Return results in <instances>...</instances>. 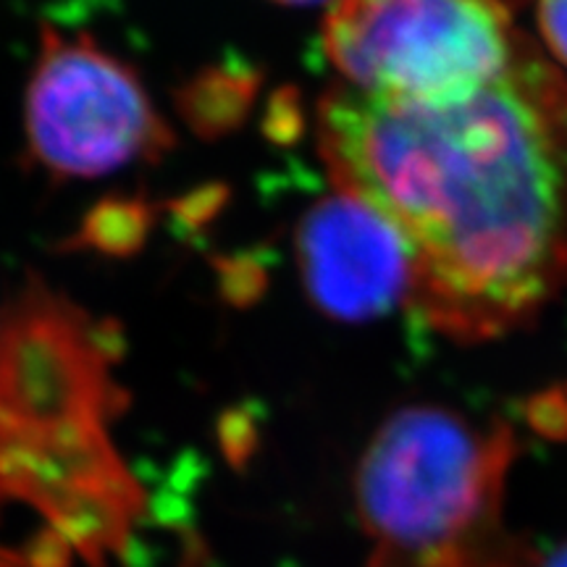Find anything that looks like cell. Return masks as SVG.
<instances>
[{"instance_id":"obj_6","label":"cell","mask_w":567,"mask_h":567,"mask_svg":"<svg viewBox=\"0 0 567 567\" xmlns=\"http://www.w3.org/2000/svg\"><path fill=\"white\" fill-rule=\"evenodd\" d=\"M538 27L551 55L567 66V0H538Z\"/></svg>"},{"instance_id":"obj_1","label":"cell","mask_w":567,"mask_h":567,"mask_svg":"<svg viewBox=\"0 0 567 567\" xmlns=\"http://www.w3.org/2000/svg\"><path fill=\"white\" fill-rule=\"evenodd\" d=\"M316 140L334 189L405 245L408 305L429 329L505 337L567 287V82L528 34L494 82L455 101L337 82Z\"/></svg>"},{"instance_id":"obj_7","label":"cell","mask_w":567,"mask_h":567,"mask_svg":"<svg viewBox=\"0 0 567 567\" xmlns=\"http://www.w3.org/2000/svg\"><path fill=\"white\" fill-rule=\"evenodd\" d=\"M530 567H567V544L547 551V555H542V557L534 555V563H530Z\"/></svg>"},{"instance_id":"obj_8","label":"cell","mask_w":567,"mask_h":567,"mask_svg":"<svg viewBox=\"0 0 567 567\" xmlns=\"http://www.w3.org/2000/svg\"><path fill=\"white\" fill-rule=\"evenodd\" d=\"M279 3H289V6H302V3H313V0H279Z\"/></svg>"},{"instance_id":"obj_3","label":"cell","mask_w":567,"mask_h":567,"mask_svg":"<svg viewBox=\"0 0 567 567\" xmlns=\"http://www.w3.org/2000/svg\"><path fill=\"white\" fill-rule=\"evenodd\" d=\"M509 0H337L323 51L337 82L400 101H455L513 63Z\"/></svg>"},{"instance_id":"obj_2","label":"cell","mask_w":567,"mask_h":567,"mask_svg":"<svg viewBox=\"0 0 567 567\" xmlns=\"http://www.w3.org/2000/svg\"><path fill=\"white\" fill-rule=\"evenodd\" d=\"M515 460L509 425H478L450 408L389 415L358 467V513L375 555L421 567H517L526 549L502 526Z\"/></svg>"},{"instance_id":"obj_4","label":"cell","mask_w":567,"mask_h":567,"mask_svg":"<svg viewBox=\"0 0 567 567\" xmlns=\"http://www.w3.org/2000/svg\"><path fill=\"white\" fill-rule=\"evenodd\" d=\"M32 158L55 176H103L158 161L174 134L130 63L90 34L42 30L24 95Z\"/></svg>"},{"instance_id":"obj_5","label":"cell","mask_w":567,"mask_h":567,"mask_svg":"<svg viewBox=\"0 0 567 567\" xmlns=\"http://www.w3.org/2000/svg\"><path fill=\"white\" fill-rule=\"evenodd\" d=\"M295 252L305 289L323 313L363 321L408 302L405 245L386 218L342 189L305 213Z\"/></svg>"},{"instance_id":"obj_9","label":"cell","mask_w":567,"mask_h":567,"mask_svg":"<svg viewBox=\"0 0 567 567\" xmlns=\"http://www.w3.org/2000/svg\"><path fill=\"white\" fill-rule=\"evenodd\" d=\"M0 567H9V565H6V563H3V557H0Z\"/></svg>"}]
</instances>
